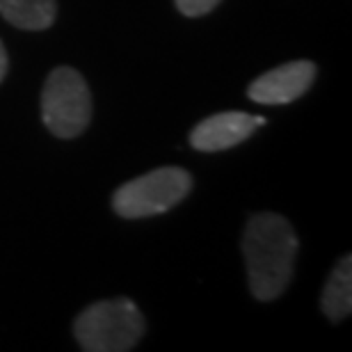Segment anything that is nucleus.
<instances>
[{"label": "nucleus", "instance_id": "nucleus-4", "mask_svg": "<svg viewBox=\"0 0 352 352\" xmlns=\"http://www.w3.org/2000/svg\"><path fill=\"white\" fill-rule=\"evenodd\" d=\"M46 129L62 140L78 138L91 119V96L85 78L72 67L53 69L41 91Z\"/></svg>", "mask_w": 352, "mask_h": 352}, {"label": "nucleus", "instance_id": "nucleus-11", "mask_svg": "<svg viewBox=\"0 0 352 352\" xmlns=\"http://www.w3.org/2000/svg\"><path fill=\"white\" fill-rule=\"evenodd\" d=\"M254 124H256V129H258V126H265V119L263 117H254Z\"/></svg>", "mask_w": 352, "mask_h": 352}, {"label": "nucleus", "instance_id": "nucleus-10", "mask_svg": "<svg viewBox=\"0 0 352 352\" xmlns=\"http://www.w3.org/2000/svg\"><path fill=\"white\" fill-rule=\"evenodd\" d=\"M5 74H7V51H5L3 41H0V82H3Z\"/></svg>", "mask_w": 352, "mask_h": 352}, {"label": "nucleus", "instance_id": "nucleus-5", "mask_svg": "<svg viewBox=\"0 0 352 352\" xmlns=\"http://www.w3.org/2000/svg\"><path fill=\"white\" fill-rule=\"evenodd\" d=\"M316 78V65L307 60L288 62L267 74L258 76L248 89V96L261 105H284L291 103L311 87Z\"/></svg>", "mask_w": 352, "mask_h": 352}, {"label": "nucleus", "instance_id": "nucleus-8", "mask_svg": "<svg viewBox=\"0 0 352 352\" xmlns=\"http://www.w3.org/2000/svg\"><path fill=\"white\" fill-rule=\"evenodd\" d=\"M322 311L329 320L339 322L352 311V256L339 261L322 291Z\"/></svg>", "mask_w": 352, "mask_h": 352}, {"label": "nucleus", "instance_id": "nucleus-3", "mask_svg": "<svg viewBox=\"0 0 352 352\" xmlns=\"http://www.w3.org/2000/svg\"><path fill=\"white\" fill-rule=\"evenodd\" d=\"M192 190V176L181 167H160L124 183L112 195V208L126 220L160 215L186 199Z\"/></svg>", "mask_w": 352, "mask_h": 352}, {"label": "nucleus", "instance_id": "nucleus-9", "mask_svg": "<svg viewBox=\"0 0 352 352\" xmlns=\"http://www.w3.org/2000/svg\"><path fill=\"white\" fill-rule=\"evenodd\" d=\"M174 3L186 16H204V14L213 12L222 0H174Z\"/></svg>", "mask_w": 352, "mask_h": 352}, {"label": "nucleus", "instance_id": "nucleus-1", "mask_svg": "<svg viewBox=\"0 0 352 352\" xmlns=\"http://www.w3.org/2000/svg\"><path fill=\"white\" fill-rule=\"evenodd\" d=\"M298 236L286 217L256 213L248 220L243 234V256L248 263L250 288L256 300L279 298L293 277Z\"/></svg>", "mask_w": 352, "mask_h": 352}, {"label": "nucleus", "instance_id": "nucleus-7", "mask_svg": "<svg viewBox=\"0 0 352 352\" xmlns=\"http://www.w3.org/2000/svg\"><path fill=\"white\" fill-rule=\"evenodd\" d=\"M55 0H0V14L21 30H46L55 21Z\"/></svg>", "mask_w": 352, "mask_h": 352}, {"label": "nucleus", "instance_id": "nucleus-6", "mask_svg": "<svg viewBox=\"0 0 352 352\" xmlns=\"http://www.w3.org/2000/svg\"><path fill=\"white\" fill-rule=\"evenodd\" d=\"M256 124L254 117L248 112H220L208 119H204L190 133V144L197 151H227L231 146H238L245 142L252 133H254Z\"/></svg>", "mask_w": 352, "mask_h": 352}, {"label": "nucleus", "instance_id": "nucleus-2", "mask_svg": "<svg viewBox=\"0 0 352 352\" xmlns=\"http://www.w3.org/2000/svg\"><path fill=\"white\" fill-rule=\"evenodd\" d=\"M74 334L87 352H126L142 339L144 318L131 300H103L76 318Z\"/></svg>", "mask_w": 352, "mask_h": 352}]
</instances>
